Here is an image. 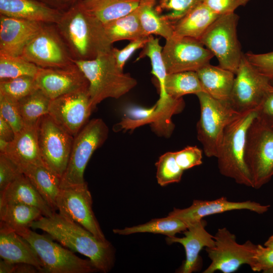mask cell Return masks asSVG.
<instances>
[{"mask_svg":"<svg viewBox=\"0 0 273 273\" xmlns=\"http://www.w3.org/2000/svg\"><path fill=\"white\" fill-rule=\"evenodd\" d=\"M56 25L75 61L93 60L113 48L103 23L85 10L81 0L63 12Z\"/></svg>","mask_w":273,"mask_h":273,"instance_id":"1","label":"cell"},{"mask_svg":"<svg viewBox=\"0 0 273 273\" xmlns=\"http://www.w3.org/2000/svg\"><path fill=\"white\" fill-rule=\"evenodd\" d=\"M39 229L74 252L91 261L98 271L108 272L114 263V251L111 243L103 241L80 224L55 212L51 217L42 216L30 227Z\"/></svg>","mask_w":273,"mask_h":273,"instance_id":"2","label":"cell"},{"mask_svg":"<svg viewBox=\"0 0 273 273\" xmlns=\"http://www.w3.org/2000/svg\"><path fill=\"white\" fill-rule=\"evenodd\" d=\"M75 63L88 81L93 110L105 99H118L137 84L135 78L118 67L111 51L94 59L75 61Z\"/></svg>","mask_w":273,"mask_h":273,"instance_id":"3","label":"cell"},{"mask_svg":"<svg viewBox=\"0 0 273 273\" xmlns=\"http://www.w3.org/2000/svg\"><path fill=\"white\" fill-rule=\"evenodd\" d=\"M257 116V109L241 114L225 128L216 158L220 174L236 183L253 188L245 161L247 131Z\"/></svg>","mask_w":273,"mask_h":273,"instance_id":"4","label":"cell"},{"mask_svg":"<svg viewBox=\"0 0 273 273\" xmlns=\"http://www.w3.org/2000/svg\"><path fill=\"white\" fill-rule=\"evenodd\" d=\"M196 96L200 107L197 124V139L205 155L216 158L225 128L242 113L236 111L229 102L216 100L205 92Z\"/></svg>","mask_w":273,"mask_h":273,"instance_id":"5","label":"cell"},{"mask_svg":"<svg viewBox=\"0 0 273 273\" xmlns=\"http://www.w3.org/2000/svg\"><path fill=\"white\" fill-rule=\"evenodd\" d=\"M32 246L42 261L44 272L90 273L98 271L88 259H83L55 242L48 235L22 228L13 229Z\"/></svg>","mask_w":273,"mask_h":273,"instance_id":"6","label":"cell"},{"mask_svg":"<svg viewBox=\"0 0 273 273\" xmlns=\"http://www.w3.org/2000/svg\"><path fill=\"white\" fill-rule=\"evenodd\" d=\"M238 20L235 12L219 15L199 39L217 58L219 66L235 74L244 55L237 33Z\"/></svg>","mask_w":273,"mask_h":273,"instance_id":"7","label":"cell"},{"mask_svg":"<svg viewBox=\"0 0 273 273\" xmlns=\"http://www.w3.org/2000/svg\"><path fill=\"white\" fill-rule=\"evenodd\" d=\"M108 132L104 121L96 118L88 121L74 138L68 166L61 178V189L85 183V167L93 153L107 139Z\"/></svg>","mask_w":273,"mask_h":273,"instance_id":"8","label":"cell"},{"mask_svg":"<svg viewBox=\"0 0 273 273\" xmlns=\"http://www.w3.org/2000/svg\"><path fill=\"white\" fill-rule=\"evenodd\" d=\"M245 161L253 188L260 189L273 176V128L257 117L247 131Z\"/></svg>","mask_w":273,"mask_h":273,"instance_id":"9","label":"cell"},{"mask_svg":"<svg viewBox=\"0 0 273 273\" xmlns=\"http://www.w3.org/2000/svg\"><path fill=\"white\" fill-rule=\"evenodd\" d=\"M40 68H66L75 64L56 24L43 23L21 55Z\"/></svg>","mask_w":273,"mask_h":273,"instance_id":"10","label":"cell"},{"mask_svg":"<svg viewBox=\"0 0 273 273\" xmlns=\"http://www.w3.org/2000/svg\"><path fill=\"white\" fill-rule=\"evenodd\" d=\"M38 144L44 165L61 178L68 166L74 137L49 114L36 123Z\"/></svg>","mask_w":273,"mask_h":273,"instance_id":"11","label":"cell"},{"mask_svg":"<svg viewBox=\"0 0 273 273\" xmlns=\"http://www.w3.org/2000/svg\"><path fill=\"white\" fill-rule=\"evenodd\" d=\"M214 239V245L205 248L211 263L203 273L235 272L241 265H248L256 252L257 245L250 240L238 243L235 235L225 227L218 229Z\"/></svg>","mask_w":273,"mask_h":273,"instance_id":"12","label":"cell"},{"mask_svg":"<svg viewBox=\"0 0 273 273\" xmlns=\"http://www.w3.org/2000/svg\"><path fill=\"white\" fill-rule=\"evenodd\" d=\"M162 57L167 73L197 71L210 63L213 54L199 40L189 37L166 39Z\"/></svg>","mask_w":273,"mask_h":273,"instance_id":"13","label":"cell"},{"mask_svg":"<svg viewBox=\"0 0 273 273\" xmlns=\"http://www.w3.org/2000/svg\"><path fill=\"white\" fill-rule=\"evenodd\" d=\"M271 84L270 80L249 62L244 54L235 74L229 102L240 113L255 109Z\"/></svg>","mask_w":273,"mask_h":273,"instance_id":"14","label":"cell"},{"mask_svg":"<svg viewBox=\"0 0 273 273\" xmlns=\"http://www.w3.org/2000/svg\"><path fill=\"white\" fill-rule=\"evenodd\" d=\"M92 202L85 183L61 189L57 208L61 215L84 227L99 239L107 241L93 211Z\"/></svg>","mask_w":273,"mask_h":273,"instance_id":"15","label":"cell"},{"mask_svg":"<svg viewBox=\"0 0 273 273\" xmlns=\"http://www.w3.org/2000/svg\"><path fill=\"white\" fill-rule=\"evenodd\" d=\"M93 110L88 90H84L51 100L49 114L74 138L87 123Z\"/></svg>","mask_w":273,"mask_h":273,"instance_id":"16","label":"cell"},{"mask_svg":"<svg viewBox=\"0 0 273 273\" xmlns=\"http://www.w3.org/2000/svg\"><path fill=\"white\" fill-rule=\"evenodd\" d=\"M34 78L38 89L51 100L88 90V81L76 64L66 68L39 67Z\"/></svg>","mask_w":273,"mask_h":273,"instance_id":"17","label":"cell"},{"mask_svg":"<svg viewBox=\"0 0 273 273\" xmlns=\"http://www.w3.org/2000/svg\"><path fill=\"white\" fill-rule=\"evenodd\" d=\"M269 207V205H262L250 200L235 202L221 197L212 200H194L189 207L174 208L168 216L178 218L188 225L208 215L240 210H247L261 214L266 212Z\"/></svg>","mask_w":273,"mask_h":273,"instance_id":"18","label":"cell"},{"mask_svg":"<svg viewBox=\"0 0 273 273\" xmlns=\"http://www.w3.org/2000/svg\"><path fill=\"white\" fill-rule=\"evenodd\" d=\"M43 23L0 15V54L21 56Z\"/></svg>","mask_w":273,"mask_h":273,"instance_id":"19","label":"cell"},{"mask_svg":"<svg viewBox=\"0 0 273 273\" xmlns=\"http://www.w3.org/2000/svg\"><path fill=\"white\" fill-rule=\"evenodd\" d=\"M206 222L203 219L188 224L181 238L167 237L168 244L177 243L185 250L186 260L179 270L181 273H191L198 271L201 266L200 252L204 248L211 247L214 244V236L205 229Z\"/></svg>","mask_w":273,"mask_h":273,"instance_id":"20","label":"cell"},{"mask_svg":"<svg viewBox=\"0 0 273 273\" xmlns=\"http://www.w3.org/2000/svg\"><path fill=\"white\" fill-rule=\"evenodd\" d=\"M1 258L14 263H27L44 272L43 264L30 243L5 222L0 223Z\"/></svg>","mask_w":273,"mask_h":273,"instance_id":"21","label":"cell"},{"mask_svg":"<svg viewBox=\"0 0 273 273\" xmlns=\"http://www.w3.org/2000/svg\"><path fill=\"white\" fill-rule=\"evenodd\" d=\"M11 159L21 169L31 165H44L40 155L35 125H24L0 152Z\"/></svg>","mask_w":273,"mask_h":273,"instance_id":"22","label":"cell"},{"mask_svg":"<svg viewBox=\"0 0 273 273\" xmlns=\"http://www.w3.org/2000/svg\"><path fill=\"white\" fill-rule=\"evenodd\" d=\"M63 13L38 0H0V15L6 16L57 24Z\"/></svg>","mask_w":273,"mask_h":273,"instance_id":"23","label":"cell"},{"mask_svg":"<svg viewBox=\"0 0 273 273\" xmlns=\"http://www.w3.org/2000/svg\"><path fill=\"white\" fill-rule=\"evenodd\" d=\"M20 203L39 208L43 216L51 217L56 212L42 198L28 177L22 173L5 189L0 191V205Z\"/></svg>","mask_w":273,"mask_h":273,"instance_id":"24","label":"cell"},{"mask_svg":"<svg viewBox=\"0 0 273 273\" xmlns=\"http://www.w3.org/2000/svg\"><path fill=\"white\" fill-rule=\"evenodd\" d=\"M196 72L205 93L216 100L229 102L235 77L234 72L210 63Z\"/></svg>","mask_w":273,"mask_h":273,"instance_id":"25","label":"cell"},{"mask_svg":"<svg viewBox=\"0 0 273 273\" xmlns=\"http://www.w3.org/2000/svg\"><path fill=\"white\" fill-rule=\"evenodd\" d=\"M218 16L202 2L172 25L173 36L199 40Z\"/></svg>","mask_w":273,"mask_h":273,"instance_id":"26","label":"cell"},{"mask_svg":"<svg viewBox=\"0 0 273 273\" xmlns=\"http://www.w3.org/2000/svg\"><path fill=\"white\" fill-rule=\"evenodd\" d=\"M22 172L48 205L56 212L61 190V178L44 165L29 166Z\"/></svg>","mask_w":273,"mask_h":273,"instance_id":"27","label":"cell"},{"mask_svg":"<svg viewBox=\"0 0 273 273\" xmlns=\"http://www.w3.org/2000/svg\"><path fill=\"white\" fill-rule=\"evenodd\" d=\"M85 10L102 23L124 16L136 9L140 0H81Z\"/></svg>","mask_w":273,"mask_h":273,"instance_id":"28","label":"cell"},{"mask_svg":"<svg viewBox=\"0 0 273 273\" xmlns=\"http://www.w3.org/2000/svg\"><path fill=\"white\" fill-rule=\"evenodd\" d=\"M103 24L107 36L112 44L120 40L131 41L148 36L141 26L138 8L124 16Z\"/></svg>","mask_w":273,"mask_h":273,"instance_id":"29","label":"cell"},{"mask_svg":"<svg viewBox=\"0 0 273 273\" xmlns=\"http://www.w3.org/2000/svg\"><path fill=\"white\" fill-rule=\"evenodd\" d=\"M164 107L157 102L151 108L131 105L126 108L121 121L115 125V131L132 130L139 127L151 124L154 126L161 119Z\"/></svg>","mask_w":273,"mask_h":273,"instance_id":"30","label":"cell"},{"mask_svg":"<svg viewBox=\"0 0 273 273\" xmlns=\"http://www.w3.org/2000/svg\"><path fill=\"white\" fill-rule=\"evenodd\" d=\"M156 0H140L138 7L142 28L148 35H156L167 39L173 36L172 25L163 20L155 9Z\"/></svg>","mask_w":273,"mask_h":273,"instance_id":"31","label":"cell"},{"mask_svg":"<svg viewBox=\"0 0 273 273\" xmlns=\"http://www.w3.org/2000/svg\"><path fill=\"white\" fill-rule=\"evenodd\" d=\"M43 216L38 208L20 203L0 205V219L13 229L30 228L31 223Z\"/></svg>","mask_w":273,"mask_h":273,"instance_id":"32","label":"cell"},{"mask_svg":"<svg viewBox=\"0 0 273 273\" xmlns=\"http://www.w3.org/2000/svg\"><path fill=\"white\" fill-rule=\"evenodd\" d=\"M188 224L181 219L172 216L155 218L142 224L124 229H114L115 234L128 235L138 233H151L166 235L167 237L175 236L177 233L185 231Z\"/></svg>","mask_w":273,"mask_h":273,"instance_id":"33","label":"cell"},{"mask_svg":"<svg viewBox=\"0 0 273 273\" xmlns=\"http://www.w3.org/2000/svg\"><path fill=\"white\" fill-rule=\"evenodd\" d=\"M165 89L168 96L182 98L188 94L204 92L196 71H184L167 74L165 81Z\"/></svg>","mask_w":273,"mask_h":273,"instance_id":"34","label":"cell"},{"mask_svg":"<svg viewBox=\"0 0 273 273\" xmlns=\"http://www.w3.org/2000/svg\"><path fill=\"white\" fill-rule=\"evenodd\" d=\"M162 50L159 39L152 35H150L149 40L143 48L139 58L144 57L149 58L152 66L151 73L156 77L159 85L160 93L158 100L166 102L171 97L167 95L165 89V81L167 73L162 57Z\"/></svg>","mask_w":273,"mask_h":273,"instance_id":"35","label":"cell"},{"mask_svg":"<svg viewBox=\"0 0 273 273\" xmlns=\"http://www.w3.org/2000/svg\"><path fill=\"white\" fill-rule=\"evenodd\" d=\"M51 101L39 89L18 100L24 125H35L41 117L49 114Z\"/></svg>","mask_w":273,"mask_h":273,"instance_id":"36","label":"cell"},{"mask_svg":"<svg viewBox=\"0 0 273 273\" xmlns=\"http://www.w3.org/2000/svg\"><path fill=\"white\" fill-rule=\"evenodd\" d=\"M38 69L21 56L0 54V80L24 76L35 77Z\"/></svg>","mask_w":273,"mask_h":273,"instance_id":"37","label":"cell"},{"mask_svg":"<svg viewBox=\"0 0 273 273\" xmlns=\"http://www.w3.org/2000/svg\"><path fill=\"white\" fill-rule=\"evenodd\" d=\"M203 0H156L155 9L161 18L172 25Z\"/></svg>","mask_w":273,"mask_h":273,"instance_id":"38","label":"cell"},{"mask_svg":"<svg viewBox=\"0 0 273 273\" xmlns=\"http://www.w3.org/2000/svg\"><path fill=\"white\" fill-rule=\"evenodd\" d=\"M156 178L161 186L178 183L180 181L183 170L177 164L175 152H168L161 155L156 163Z\"/></svg>","mask_w":273,"mask_h":273,"instance_id":"39","label":"cell"},{"mask_svg":"<svg viewBox=\"0 0 273 273\" xmlns=\"http://www.w3.org/2000/svg\"><path fill=\"white\" fill-rule=\"evenodd\" d=\"M38 89L35 78L29 76L0 80V93L17 101Z\"/></svg>","mask_w":273,"mask_h":273,"instance_id":"40","label":"cell"},{"mask_svg":"<svg viewBox=\"0 0 273 273\" xmlns=\"http://www.w3.org/2000/svg\"><path fill=\"white\" fill-rule=\"evenodd\" d=\"M0 116L11 125L15 133L20 131L24 126L18 101L1 93Z\"/></svg>","mask_w":273,"mask_h":273,"instance_id":"41","label":"cell"},{"mask_svg":"<svg viewBox=\"0 0 273 273\" xmlns=\"http://www.w3.org/2000/svg\"><path fill=\"white\" fill-rule=\"evenodd\" d=\"M248 265L253 271L263 273L273 268V248L257 245L255 253Z\"/></svg>","mask_w":273,"mask_h":273,"instance_id":"42","label":"cell"},{"mask_svg":"<svg viewBox=\"0 0 273 273\" xmlns=\"http://www.w3.org/2000/svg\"><path fill=\"white\" fill-rule=\"evenodd\" d=\"M23 173L11 159L0 153V191L5 189L18 176Z\"/></svg>","mask_w":273,"mask_h":273,"instance_id":"43","label":"cell"},{"mask_svg":"<svg viewBox=\"0 0 273 273\" xmlns=\"http://www.w3.org/2000/svg\"><path fill=\"white\" fill-rule=\"evenodd\" d=\"M202 151L197 146H187L175 152L176 161L183 170L202 164Z\"/></svg>","mask_w":273,"mask_h":273,"instance_id":"44","label":"cell"},{"mask_svg":"<svg viewBox=\"0 0 273 273\" xmlns=\"http://www.w3.org/2000/svg\"><path fill=\"white\" fill-rule=\"evenodd\" d=\"M249 62L261 74L273 82V51L254 54L248 52L244 54Z\"/></svg>","mask_w":273,"mask_h":273,"instance_id":"45","label":"cell"},{"mask_svg":"<svg viewBox=\"0 0 273 273\" xmlns=\"http://www.w3.org/2000/svg\"><path fill=\"white\" fill-rule=\"evenodd\" d=\"M149 36L130 41V42L122 49L113 48L111 52L118 67L123 70L126 62L137 50L143 48L149 40Z\"/></svg>","mask_w":273,"mask_h":273,"instance_id":"46","label":"cell"},{"mask_svg":"<svg viewBox=\"0 0 273 273\" xmlns=\"http://www.w3.org/2000/svg\"><path fill=\"white\" fill-rule=\"evenodd\" d=\"M250 0H203V3L218 15L234 13L239 7L245 6Z\"/></svg>","mask_w":273,"mask_h":273,"instance_id":"47","label":"cell"},{"mask_svg":"<svg viewBox=\"0 0 273 273\" xmlns=\"http://www.w3.org/2000/svg\"><path fill=\"white\" fill-rule=\"evenodd\" d=\"M256 109L257 118L266 125L273 128V85L269 86Z\"/></svg>","mask_w":273,"mask_h":273,"instance_id":"48","label":"cell"},{"mask_svg":"<svg viewBox=\"0 0 273 273\" xmlns=\"http://www.w3.org/2000/svg\"><path fill=\"white\" fill-rule=\"evenodd\" d=\"M49 7L62 11L64 12L76 3H77L79 0H38Z\"/></svg>","mask_w":273,"mask_h":273,"instance_id":"49","label":"cell"},{"mask_svg":"<svg viewBox=\"0 0 273 273\" xmlns=\"http://www.w3.org/2000/svg\"><path fill=\"white\" fill-rule=\"evenodd\" d=\"M15 135L11 125L0 116V139L11 142L13 140Z\"/></svg>","mask_w":273,"mask_h":273,"instance_id":"50","label":"cell"},{"mask_svg":"<svg viewBox=\"0 0 273 273\" xmlns=\"http://www.w3.org/2000/svg\"><path fill=\"white\" fill-rule=\"evenodd\" d=\"M40 272L38 269L33 265L27 263H16L14 273Z\"/></svg>","mask_w":273,"mask_h":273,"instance_id":"51","label":"cell"},{"mask_svg":"<svg viewBox=\"0 0 273 273\" xmlns=\"http://www.w3.org/2000/svg\"><path fill=\"white\" fill-rule=\"evenodd\" d=\"M15 267L16 263L3 259L0 261V273H14Z\"/></svg>","mask_w":273,"mask_h":273,"instance_id":"52","label":"cell"},{"mask_svg":"<svg viewBox=\"0 0 273 273\" xmlns=\"http://www.w3.org/2000/svg\"><path fill=\"white\" fill-rule=\"evenodd\" d=\"M264 245L273 248V235L269 237L267 240L264 243Z\"/></svg>","mask_w":273,"mask_h":273,"instance_id":"53","label":"cell"},{"mask_svg":"<svg viewBox=\"0 0 273 273\" xmlns=\"http://www.w3.org/2000/svg\"><path fill=\"white\" fill-rule=\"evenodd\" d=\"M266 273H273V268L267 270Z\"/></svg>","mask_w":273,"mask_h":273,"instance_id":"54","label":"cell"}]
</instances>
